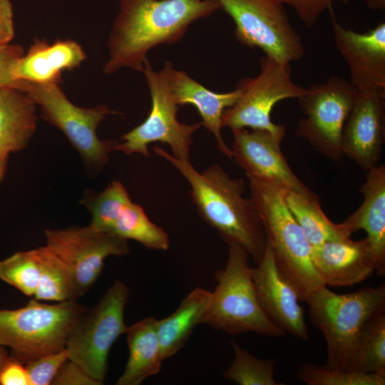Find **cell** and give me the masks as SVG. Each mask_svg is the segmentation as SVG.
Here are the masks:
<instances>
[{"mask_svg":"<svg viewBox=\"0 0 385 385\" xmlns=\"http://www.w3.org/2000/svg\"><path fill=\"white\" fill-rule=\"evenodd\" d=\"M219 9L217 0H120L103 72H143L150 50L179 41L192 23Z\"/></svg>","mask_w":385,"mask_h":385,"instance_id":"obj_1","label":"cell"},{"mask_svg":"<svg viewBox=\"0 0 385 385\" xmlns=\"http://www.w3.org/2000/svg\"><path fill=\"white\" fill-rule=\"evenodd\" d=\"M153 150L170 163L188 181L201 218L228 245H240L259 264L265 252L267 237L251 198L243 196L245 180L231 178L216 163L199 172L190 160L176 158L159 147H153Z\"/></svg>","mask_w":385,"mask_h":385,"instance_id":"obj_2","label":"cell"},{"mask_svg":"<svg viewBox=\"0 0 385 385\" xmlns=\"http://www.w3.org/2000/svg\"><path fill=\"white\" fill-rule=\"evenodd\" d=\"M250 198L262 222L277 270L300 302L324 284L312 260V247L289 210L282 185L247 175Z\"/></svg>","mask_w":385,"mask_h":385,"instance_id":"obj_3","label":"cell"},{"mask_svg":"<svg viewBox=\"0 0 385 385\" xmlns=\"http://www.w3.org/2000/svg\"><path fill=\"white\" fill-rule=\"evenodd\" d=\"M306 302L312 322L326 340V366L347 370L364 327L373 317L385 312V285L362 287L344 294L324 285L312 292Z\"/></svg>","mask_w":385,"mask_h":385,"instance_id":"obj_4","label":"cell"},{"mask_svg":"<svg viewBox=\"0 0 385 385\" xmlns=\"http://www.w3.org/2000/svg\"><path fill=\"white\" fill-rule=\"evenodd\" d=\"M249 255L240 245H229L226 266L215 274L217 285L202 324L232 335L255 332L272 337L286 333L265 315L252 279Z\"/></svg>","mask_w":385,"mask_h":385,"instance_id":"obj_5","label":"cell"},{"mask_svg":"<svg viewBox=\"0 0 385 385\" xmlns=\"http://www.w3.org/2000/svg\"><path fill=\"white\" fill-rule=\"evenodd\" d=\"M87 308L67 300L54 304L31 299L16 309L0 310V344L24 362L66 347L68 334Z\"/></svg>","mask_w":385,"mask_h":385,"instance_id":"obj_6","label":"cell"},{"mask_svg":"<svg viewBox=\"0 0 385 385\" xmlns=\"http://www.w3.org/2000/svg\"><path fill=\"white\" fill-rule=\"evenodd\" d=\"M16 88L39 106L40 116L65 135L90 168L100 169L108 162L110 153L116 150L119 141L101 140L96 133L106 115L113 113L105 105L78 107L58 83L19 80Z\"/></svg>","mask_w":385,"mask_h":385,"instance_id":"obj_7","label":"cell"},{"mask_svg":"<svg viewBox=\"0 0 385 385\" xmlns=\"http://www.w3.org/2000/svg\"><path fill=\"white\" fill-rule=\"evenodd\" d=\"M129 296L128 287L115 280L96 307L87 309L76 322L66 341L68 359L102 384L107 374L109 351L127 330L124 311Z\"/></svg>","mask_w":385,"mask_h":385,"instance_id":"obj_8","label":"cell"},{"mask_svg":"<svg viewBox=\"0 0 385 385\" xmlns=\"http://www.w3.org/2000/svg\"><path fill=\"white\" fill-rule=\"evenodd\" d=\"M235 24L239 43L258 48L277 61L301 59L304 46L281 0H217Z\"/></svg>","mask_w":385,"mask_h":385,"instance_id":"obj_9","label":"cell"},{"mask_svg":"<svg viewBox=\"0 0 385 385\" xmlns=\"http://www.w3.org/2000/svg\"><path fill=\"white\" fill-rule=\"evenodd\" d=\"M143 73L151 98L150 113L142 123L121 136L123 142H119L116 150L148 158L149 145L159 142L168 144L175 158L190 160L192 135L200 123L186 124L178 120L179 106L173 97L165 66L155 71L147 58Z\"/></svg>","mask_w":385,"mask_h":385,"instance_id":"obj_10","label":"cell"},{"mask_svg":"<svg viewBox=\"0 0 385 385\" xmlns=\"http://www.w3.org/2000/svg\"><path fill=\"white\" fill-rule=\"evenodd\" d=\"M356 93L349 82L336 76L309 86L298 98L303 117L295 135L329 159L340 160L342 131Z\"/></svg>","mask_w":385,"mask_h":385,"instance_id":"obj_11","label":"cell"},{"mask_svg":"<svg viewBox=\"0 0 385 385\" xmlns=\"http://www.w3.org/2000/svg\"><path fill=\"white\" fill-rule=\"evenodd\" d=\"M290 63H282L265 55L260 60V71L255 78L242 79L238 86L242 94L236 103L226 109L222 127L232 129H265L272 132L286 130L283 124L271 120V112L279 101L299 98L307 88L292 78Z\"/></svg>","mask_w":385,"mask_h":385,"instance_id":"obj_12","label":"cell"},{"mask_svg":"<svg viewBox=\"0 0 385 385\" xmlns=\"http://www.w3.org/2000/svg\"><path fill=\"white\" fill-rule=\"evenodd\" d=\"M46 245L66 267L71 282L72 300L83 297L94 284L110 256L129 253L127 240L99 231L90 225L46 230Z\"/></svg>","mask_w":385,"mask_h":385,"instance_id":"obj_13","label":"cell"},{"mask_svg":"<svg viewBox=\"0 0 385 385\" xmlns=\"http://www.w3.org/2000/svg\"><path fill=\"white\" fill-rule=\"evenodd\" d=\"M82 203L91 214L93 228L125 240H135L153 250H167L168 233L153 223L143 208L132 202L124 185L113 180L99 193H88Z\"/></svg>","mask_w":385,"mask_h":385,"instance_id":"obj_14","label":"cell"},{"mask_svg":"<svg viewBox=\"0 0 385 385\" xmlns=\"http://www.w3.org/2000/svg\"><path fill=\"white\" fill-rule=\"evenodd\" d=\"M232 160L255 178L271 181L307 195H316L294 173L281 150L286 130L232 129Z\"/></svg>","mask_w":385,"mask_h":385,"instance_id":"obj_15","label":"cell"},{"mask_svg":"<svg viewBox=\"0 0 385 385\" xmlns=\"http://www.w3.org/2000/svg\"><path fill=\"white\" fill-rule=\"evenodd\" d=\"M331 14L335 45L347 63L350 83L359 92H385V23L364 33H359L339 24Z\"/></svg>","mask_w":385,"mask_h":385,"instance_id":"obj_16","label":"cell"},{"mask_svg":"<svg viewBox=\"0 0 385 385\" xmlns=\"http://www.w3.org/2000/svg\"><path fill=\"white\" fill-rule=\"evenodd\" d=\"M385 140V92L357 91L342 135L343 155L367 172L377 166Z\"/></svg>","mask_w":385,"mask_h":385,"instance_id":"obj_17","label":"cell"},{"mask_svg":"<svg viewBox=\"0 0 385 385\" xmlns=\"http://www.w3.org/2000/svg\"><path fill=\"white\" fill-rule=\"evenodd\" d=\"M251 274L257 299L267 318L285 333L307 341L309 331L299 296L277 270L267 242L263 257L252 268Z\"/></svg>","mask_w":385,"mask_h":385,"instance_id":"obj_18","label":"cell"},{"mask_svg":"<svg viewBox=\"0 0 385 385\" xmlns=\"http://www.w3.org/2000/svg\"><path fill=\"white\" fill-rule=\"evenodd\" d=\"M312 260L324 285L333 287L361 282L375 271L374 255L366 237L325 242L312 247Z\"/></svg>","mask_w":385,"mask_h":385,"instance_id":"obj_19","label":"cell"},{"mask_svg":"<svg viewBox=\"0 0 385 385\" xmlns=\"http://www.w3.org/2000/svg\"><path fill=\"white\" fill-rule=\"evenodd\" d=\"M173 97L176 104L192 105L198 111L202 125L214 135L219 150L232 160V150L222 136V116L224 111L233 106L242 94L237 86L234 91L227 93H216L210 91L192 78L185 71L173 68L170 61L165 66Z\"/></svg>","mask_w":385,"mask_h":385,"instance_id":"obj_20","label":"cell"},{"mask_svg":"<svg viewBox=\"0 0 385 385\" xmlns=\"http://www.w3.org/2000/svg\"><path fill=\"white\" fill-rule=\"evenodd\" d=\"M364 199L359 207L341 222L351 235L364 230L375 260V272L385 274V165L366 172V181L359 188Z\"/></svg>","mask_w":385,"mask_h":385,"instance_id":"obj_21","label":"cell"},{"mask_svg":"<svg viewBox=\"0 0 385 385\" xmlns=\"http://www.w3.org/2000/svg\"><path fill=\"white\" fill-rule=\"evenodd\" d=\"M81 45L70 39L49 43L35 38L14 69L16 81L61 84L63 71H72L86 59Z\"/></svg>","mask_w":385,"mask_h":385,"instance_id":"obj_22","label":"cell"},{"mask_svg":"<svg viewBox=\"0 0 385 385\" xmlns=\"http://www.w3.org/2000/svg\"><path fill=\"white\" fill-rule=\"evenodd\" d=\"M37 125L36 106L15 86L0 87V160L26 147Z\"/></svg>","mask_w":385,"mask_h":385,"instance_id":"obj_23","label":"cell"},{"mask_svg":"<svg viewBox=\"0 0 385 385\" xmlns=\"http://www.w3.org/2000/svg\"><path fill=\"white\" fill-rule=\"evenodd\" d=\"M157 322L158 319L149 317L127 327L128 358L117 385H138L160 371L164 359Z\"/></svg>","mask_w":385,"mask_h":385,"instance_id":"obj_24","label":"cell"},{"mask_svg":"<svg viewBox=\"0 0 385 385\" xmlns=\"http://www.w3.org/2000/svg\"><path fill=\"white\" fill-rule=\"evenodd\" d=\"M210 300L211 292L197 287L183 299L173 313L158 320V334L164 360L176 354L195 327L202 324Z\"/></svg>","mask_w":385,"mask_h":385,"instance_id":"obj_25","label":"cell"},{"mask_svg":"<svg viewBox=\"0 0 385 385\" xmlns=\"http://www.w3.org/2000/svg\"><path fill=\"white\" fill-rule=\"evenodd\" d=\"M284 197L312 247L327 241L351 238L342 223H334L327 217L317 195H307L284 188Z\"/></svg>","mask_w":385,"mask_h":385,"instance_id":"obj_26","label":"cell"},{"mask_svg":"<svg viewBox=\"0 0 385 385\" xmlns=\"http://www.w3.org/2000/svg\"><path fill=\"white\" fill-rule=\"evenodd\" d=\"M347 370L385 376V313H379L361 330Z\"/></svg>","mask_w":385,"mask_h":385,"instance_id":"obj_27","label":"cell"},{"mask_svg":"<svg viewBox=\"0 0 385 385\" xmlns=\"http://www.w3.org/2000/svg\"><path fill=\"white\" fill-rule=\"evenodd\" d=\"M38 248L41 272L33 298L56 302L72 300L71 282L63 263L46 245Z\"/></svg>","mask_w":385,"mask_h":385,"instance_id":"obj_28","label":"cell"},{"mask_svg":"<svg viewBox=\"0 0 385 385\" xmlns=\"http://www.w3.org/2000/svg\"><path fill=\"white\" fill-rule=\"evenodd\" d=\"M230 344L235 353L231 365L223 376L240 385H280L274 379L276 361L273 359H259L241 347L235 341Z\"/></svg>","mask_w":385,"mask_h":385,"instance_id":"obj_29","label":"cell"},{"mask_svg":"<svg viewBox=\"0 0 385 385\" xmlns=\"http://www.w3.org/2000/svg\"><path fill=\"white\" fill-rule=\"evenodd\" d=\"M39 248L16 252L0 260V279L33 297L40 277Z\"/></svg>","mask_w":385,"mask_h":385,"instance_id":"obj_30","label":"cell"},{"mask_svg":"<svg viewBox=\"0 0 385 385\" xmlns=\"http://www.w3.org/2000/svg\"><path fill=\"white\" fill-rule=\"evenodd\" d=\"M297 377L307 385H384L385 376L377 373H364L339 370L311 362L302 364Z\"/></svg>","mask_w":385,"mask_h":385,"instance_id":"obj_31","label":"cell"},{"mask_svg":"<svg viewBox=\"0 0 385 385\" xmlns=\"http://www.w3.org/2000/svg\"><path fill=\"white\" fill-rule=\"evenodd\" d=\"M67 360L68 355L66 348L57 352L26 360L24 364L27 370L30 385L52 384L60 369Z\"/></svg>","mask_w":385,"mask_h":385,"instance_id":"obj_32","label":"cell"},{"mask_svg":"<svg viewBox=\"0 0 385 385\" xmlns=\"http://www.w3.org/2000/svg\"><path fill=\"white\" fill-rule=\"evenodd\" d=\"M291 6L307 28L312 27L322 14L334 2L348 4L349 0H281Z\"/></svg>","mask_w":385,"mask_h":385,"instance_id":"obj_33","label":"cell"},{"mask_svg":"<svg viewBox=\"0 0 385 385\" xmlns=\"http://www.w3.org/2000/svg\"><path fill=\"white\" fill-rule=\"evenodd\" d=\"M24 53L23 46L19 43H9L0 48V87H16L18 81L14 78V69Z\"/></svg>","mask_w":385,"mask_h":385,"instance_id":"obj_34","label":"cell"},{"mask_svg":"<svg viewBox=\"0 0 385 385\" xmlns=\"http://www.w3.org/2000/svg\"><path fill=\"white\" fill-rule=\"evenodd\" d=\"M52 384L55 385H101L79 365L67 360L60 369Z\"/></svg>","mask_w":385,"mask_h":385,"instance_id":"obj_35","label":"cell"},{"mask_svg":"<svg viewBox=\"0 0 385 385\" xmlns=\"http://www.w3.org/2000/svg\"><path fill=\"white\" fill-rule=\"evenodd\" d=\"M1 385H30L26 368L15 356L9 357L0 371Z\"/></svg>","mask_w":385,"mask_h":385,"instance_id":"obj_36","label":"cell"},{"mask_svg":"<svg viewBox=\"0 0 385 385\" xmlns=\"http://www.w3.org/2000/svg\"><path fill=\"white\" fill-rule=\"evenodd\" d=\"M14 36L13 9L10 0H0V48Z\"/></svg>","mask_w":385,"mask_h":385,"instance_id":"obj_37","label":"cell"},{"mask_svg":"<svg viewBox=\"0 0 385 385\" xmlns=\"http://www.w3.org/2000/svg\"><path fill=\"white\" fill-rule=\"evenodd\" d=\"M367 6L375 11H384L385 9V0H365Z\"/></svg>","mask_w":385,"mask_h":385,"instance_id":"obj_38","label":"cell"},{"mask_svg":"<svg viewBox=\"0 0 385 385\" xmlns=\"http://www.w3.org/2000/svg\"><path fill=\"white\" fill-rule=\"evenodd\" d=\"M9 355L4 346L0 344V371L9 359Z\"/></svg>","mask_w":385,"mask_h":385,"instance_id":"obj_39","label":"cell"},{"mask_svg":"<svg viewBox=\"0 0 385 385\" xmlns=\"http://www.w3.org/2000/svg\"><path fill=\"white\" fill-rule=\"evenodd\" d=\"M7 167V158L0 160V183L3 180Z\"/></svg>","mask_w":385,"mask_h":385,"instance_id":"obj_40","label":"cell"}]
</instances>
